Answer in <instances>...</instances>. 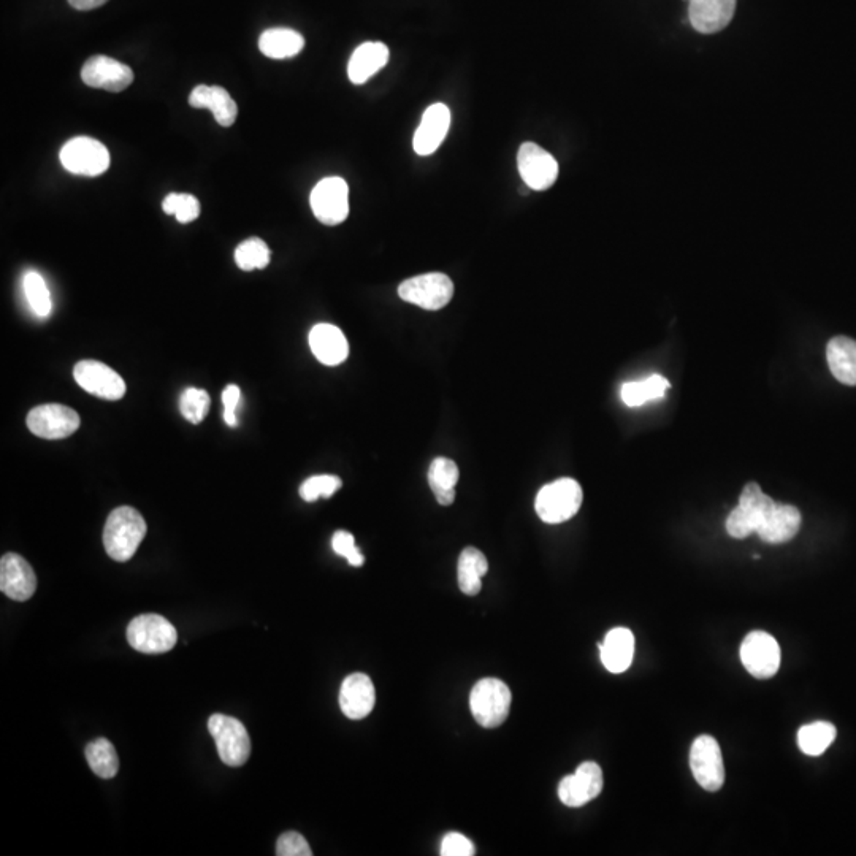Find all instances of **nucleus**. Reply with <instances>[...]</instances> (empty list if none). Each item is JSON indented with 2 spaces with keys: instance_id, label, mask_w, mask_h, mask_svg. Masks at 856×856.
I'll list each match as a JSON object with an SVG mask.
<instances>
[{
  "instance_id": "43",
  "label": "nucleus",
  "mask_w": 856,
  "mask_h": 856,
  "mask_svg": "<svg viewBox=\"0 0 856 856\" xmlns=\"http://www.w3.org/2000/svg\"><path fill=\"white\" fill-rule=\"evenodd\" d=\"M108 0H69V4L77 10H94V8L102 7Z\"/></svg>"
},
{
  "instance_id": "26",
  "label": "nucleus",
  "mask_w": 856,
  "mask_h": 856,
  "mask_svg": "<svg viewBox=\"0 0 856 856\" xmlns=\"http://www.w3.org/2000/svg\"><path fill=\"white\" fill-rule=\"evenodd\" d=\"M303 46V35L287 27L268 29L259 39V50L270 59L294 58L303 50Z\"/></svg>"
},
{
  "instance_id": "40",
  "label": "nucleus",
  "mask_w": 856,
  "mask_h": 856,
  "mask_svg": "<svg viewBox=\"0 0 856 856\" xmlns=\"http://www.w3.org/2000/svg\"><path fill=\"white\" fill-rule=\"evenodd\" d=\"M276 855L278 856H311L310 844L306 842L305 837L295 831H289L279 836L276 842Z\"/></svg>"
},
{
  "instance_id": "33",
  "label": "nucleus",
  "mask_w": 856,
  "mask_h": 856,
  "mask_svg": "<svg viewBox=\"0 0 856 856\" xmlns=\"http://www.w3.org/2000/svg\"><path fill=\"white\" fill-rule=\"evenodd\" d=\"M235 262L245 272L262 270L270 264V249L260 238H249L235 249Z\"/></svg>"
},
{
  "instance_id": "12",
  "label": "nucleus",
  "mask_w": 856,
  "mask_h": 856,
  "mask_svg": "<svg viewBox=\"0 0 856 856\" xmlns=\"http://www.w3.org/2000/svg\"><path fill=\"white\" fill-rule=\"evenodd\" d=\"M73 378L81 389L102 400L116 402L126 395V383L113 368L97 360H81L73 368Z\"/></svg>"
},
{
  "instance_id": "29",
  "label": "nucleus",
  "mask_w": 856,
  "mask_h": 856,
  "mask_svg": "<svg viewBox=\"0 0 856 856\" xmlns=\"http://www.w3.org/2000/svg\"><path fill=\"white\" fill-rule=\"evenodd\" d=\"M671 387L668 379L660 375H652L642 381L625 383L620 390V397L627 406H641L650 400L665 397L666 390Z\"/></svg>"
},
{
  "instance_id": "28",
  "label": "nucleus",
  "mask_w": 856,
  "mask_h": 856,
  "mask_svg": "<svg viewBox=\"0 0 856 856\" xmlns=\"http://www.w3.org/2000/svg\"><path fill=\"white\" fill-rule=\"evenodd\" d=\"M460 471L454 460L438 457L428 468V484L436 501L443 506H451L455 501V486L459 482Z\"/></svg>"
},
{
  "instance_id": "6",
  "label": "nucleus",
  "mask_w": 856,
  "mask_h": 856,
  "mask_svg": "<svg viewBox=\"0 0 856 856\" xmlns=\"http://www.w3.org/2000/svg\"><path fill=\"white\" fill-rule=\"evenodd\" d=\"M398 295L424 310L438 311L454 297V283L444 273H425L403 281L398 286Z\"/></svg>"
},
{
  "instance_id": "15",
  "label": "nucleus",
  "mask_w": 856,
  "mask_h": 856,
  "mask_svg": "<svg viewBox=\"0 0 856 856\" xmlns=\"http://www.w3.org/2000/svg\"><path fill=\"white\" fill-rule=\"evenodd\" d=\"M81 80L89 88L121 92L134 83V70L108 56H92L81 69Z\"/></svg>"
},
{
  "instance_id": "30",
  "label": "nucleus",
  "mask_w": 856,
  "mask_h": 856,
  "mask_svg": "<svg viewBox=\"0 0 856 856\" xmlns=\"http://www.w3.org/2000/svg\"><path fill=\"white\" fill-rule=\"evenodd\" d=\"M836 734V727L830 722H814L804 725L798 731L799 749L809 757H818L833 744Z\"/></svg>"
},
{
  "instance_id": "7",
  "label": "nucleus",
  "mask_w": 856,
  "mask_h": 856,
  "mask_svg": "<svg viewBox=\"0 0 856 856\" xmlns=\"http://www.w3.org/2000/svg\"><path fill=\"white\" fill-rule=\"evenodd\" d=\"M61 164L67 172L80 176H99L110 169L107 146L89 137L72 138L62 146Z\"/></svg>"
},
{
  "instance_id": "19",
  "label": "nucleus",
  "mask_w": 856,
  "mask_h": 856,
  "mask_svg": "<svg viewBox=\"0 0 856 856\" xmlns=\"http://www.w3.org/2000/svg\"><path fill=\"white\" fill-rule=\"evenodd\" d=\"M736 0H690L688 16L693 29L700 34H715L733 20Z\"/></svg>"
},
{
  "instance_id": "25",
  "label": "nucleus",
  "mask_w": 856,
  "mask_h": 856,
  "mask_svg": "<svg viewBox=\"0 0 856 856\" xmlns=\"http://www.w3.org/2000/svg\"><path fill=\"white\" fill-rule=\"evenodd\" d=\"M826 360L831 373L839 383L856 386V341L849 337H836L826 346Z\"/></svg>"
},
{
  "instance_id": "2",
  "label": "nucleus",
  "mask_w": 856,
  "mask_h": 856,
  "mask_svg": "<svg viewBox=\"0 0 856 856\" xmlns=\"http://www.w3.org/2000/svg\"><path fill=\"white\" fill-rule=\"evenodd\" d=\"M584 493L578 481L563 478L539 490L535 501L536 514L546 524H562L578 514Z\"/></svg>"
},
{
  "instance_id": "9",
  "label": "nucleus",
  "mask_w": 856,
  "mask_h": 856,
  "mask_svg": "<svg viewBox=\"0 0 856 856\" xmlns=\"http://www.w3.org/2000/svg\"><path fill=\"white\" fill-rule=\"evenodd\" d=\"M690 768L696 782L707 792H719L725 784V765L717 739L709 734L696 738L690 750Z\"/></svg>"
},
{
  "instance_id": "16",
  "label": "nucleus",
  "mask_w": 856,
  "mask_h": 856,
  "mask_svg": "<svg viewBox=\"0 0 856 856\" xmlns=\"http://www.w3.org/2000/svg\"><path fill=\"white\" fill-rule=\"evenodd\" d=\"M0 590L15 601H27L37 590V576L26 558L5 554L0 560Z\"/></svg>"
},
{
  "instance_id": "8",
  "label": "nucleus",
  "mask_w": 856,
  "mask_h": 856,
  "mask_svg": "<svg viewBox=\"0 0 856 856\" xmlns=\"http://www.w3.org/2000/svg\"><path fill=\"white\" fill-rule=\"evenodd\" d=\"M310 203L319 222L325 226H338L349 214L348 183L340 176L324 178L314 186Z\"/></svg>"
},
{
  "instance_id": "36",
  "label": "nucleus",
  "mask_w": 856,
  "mask_h": 856,
  "mask_svg": "<svg viewBox=\"0 0 856 856\" xmlns=\"http://www.w3.org/2000/svg\"><path fill=\"white\" fill-rule=\"evenodd\" d=\"M165 213L173 214L181 224H189L200 216V202L191 194H173L165 197L162 203Z\"/></svg>"
},
{
  "instance_id": "3",
  "label": "nucleus",
  "mask_w": 856,
  "mask_h": 856,
  "mask_svg": "<svg viewBox=\"0 0 856 856\" xmlns=\"http://www.w3.org/2000/svg\"><path fill=\"white\" fill-rule=\"evenodd\" d=\"M511 701L513 696L508 685L500 679L487 677L471 690V714L481 727L497 728L508 719Z\"/></svg>"
},
{
  "instance_id": "34",
  "label": "nucleus",
  "mask_w": 856,
  "mask_h": 856,
  "mask_svg": "<svg viewBox=\"0 0 856 856\" xmlns=\"http://www.w3.org/2000/svg\"><path fill=\"white\" fill-rule=\"evenodd\" d=\"M210 405L211 400L207 390L189 387L181 394L180 411L184 419L191 424H200L207 417Z\"/></svg>"
},
{
  "instance_id": "10",
  "label": "nucleus",
  "mask_w": 856,
  "mask_h": 856,
  "mask_svg": "<svg viewBox=\"0 0 856 856\" xmlns=\"http://www.w3.org/2000/svg\"><path fill=\"white\" fill-rule=\"evenodd\" d=\"M80 416L75 409L59 403H48L27 414V428L43 440H64L80 428Z\"/></svg>"
},
{
  "instance_id": "21",
  "label": "nucleus",
  "mask_w": 856,
  "mask_h": 856,
  "mask_svg": "<svg viewBox=\"0 0 856 856\" xmlns=\"http://www.w3.org/2000/svg\"><path fill=\"white\" fill-rule=\"evenodd\" d=\"M189 105L210 110L219 126L230 127L237 121V104L229 92L221 86H195L189 96Z\"/></svg>"
},
{
  "instance_id": "39",
  "label": "nucleus",
  "mask_w": 856,
  "mask_h": 856,
  "mask_svg": "<svg viewBox=\"0 0 856 856\" xmlns=\"http://www.w3.org/2000/svg\"><path fill=\"white\" fill-rule=\"evenodd\" d=\"M332 547L335 554L341 555V557L348 560L349 565L356 566V568L364 565V554L356 546V539H354L351 533L343 532V530L335 533L332 538Z\"/></svg>"
},
{
  "instance_id": "41",
  "label": "nucleus",
  "mask_w": 856,
  "mask_h": 856,
  "mask_svg": "<svg viewBox=\"0 0 856 856\" xmlns=\"http://www.w3.org/2000/svg\"><path fill=\"white\" fill-rule=\"evenodd\" d=\"M443 856H473L476 853L473 842L459 833H449L441 842Z\"/></svg>"
},
{
  "instance_id": "24",
  "label": "nucleus",
  "mask_w": 856,
  "mask_h": 856,
  "mask_svg": "<svg viewBox=\"0 0 856 856\" xmlns=\"http://www.w3.org/2000/svg\"><path fill=\"white\" fill-rule=\"evenodd\" d=\"M801 528V513L792 505H779L772 509L758 528V536L765 543L782 544L798 535Z\"/></svg>"
},
{
  "instance_id": "14",
  "label": "nucleus",
  "mask_w": 856,
  "mask_h": 856,
  "mask_svg": "<svg viewBox=\"0 0 856 856\" xmlns=\"http://www.w3.org/2000/svg\"><path fill=\"white\" fill-rule=\"evenodd\" d=\"M603 771L595 761H585L571 776L558 785V798L565 806L582 807L597 798L603 790Z\"/></svg>"
},
{
  "instance_id": "5",
  "label": "nucleus",
  "mask_w": 856,
  "mask_h": 856,
  "mask_svg": "<svg viewBox=\"0 0 856 856\" xmlns=\"http://www.w3.org/2000/svg\"><path fill=\"white\" fill-rule=\"evenodd\" d=\"M130 647L148 655L165 654L176 646L178 633L172 622L159 614L135 617L127 627Z\"/></svg>"
},
{
  "instance_id": "32",
  "label": "nucleus",
  "mask_w": 856,
  "mask_h": 856,
  "mask_svg": "<svg viewBox=\"0 0 856 856\" xmlns=\"http://www.w3.org/2000/svg\"><path fill=\"white\" fill-rule=\"evenodd\" d=\"M24 295H26L27 303L31 306L35 316L39 318H48L53 303H51L50 289L46 286L45 279L40 273L27 272L23 279Z\"/></svg>"
},
{
  "instance_id": "42",
  "label": "nucleus",
  "mask_w": 856,
  "mask_h": 856,
  "mask_svg": "<svg viewBox=\"0 0 856 856\" xmlns=\"http://www.w3.org/2000/svg\"><path fill=\"white\" fill-rule=\"evenodd\" d=\"M240 400V387L235 386V384H229L222 392V403H224V414L222 416H224V421L229 427H237L238 425L237 408L240 405Z\"/></svg>"
},
{
  "instance_id": "23",
  "label": "nucleus",
  "mask_w": 856,
  "mask_h": 856,
  "mask_svg": "<svg viewBox=\"0 0 856 856\" xmlns=\"http://www.w3.org/2000/svg\"><path fill=\"white\" fill-rule=\"evenodd\" d=\"M390 51L384 43L365 42L357 46L348 64V77L354 85H364L389 62Z\"/></svg>"
},
{
  "instance_id": "22",
  "label": "nucleus",
  "mask_w": 856,
  "mask_h": 856,
  "mask_svg": "<svg viewBox=\"0 0 856 856\" xmlns=\"http://www.w3.org/2000/svg\"><path fill=\"white\" fill-rule=\"evenodd\" d=\"M600 654L609 673H625L635 657V635L628 628H614L601 642Z\"/></svg>"
},
{
  "instance_id": "13",
  "label": "nucleus",
  "mask_w": 856,
  "mask_h": 856,
  "mask_svg": "<svg viewBox=\"0 0 856 856\" xmlns=\"http://www.w3.org/2000/svg\"><path fill=\"white\" fill-rule=\"evenodd\" d=\"M520 176L533 191L552 188L558 178V164L551 153L536 143H524L517 154Z\"/></svg>"
},
{
  "instance_id": "37",
  "label": "nucleus",
  "mask_w": 856,
  "mask_h": 856,
  "mask_svg": "<svg viewBox=\"0 0 856 856\" xmlns=\"http://www.w3.org/2000/svg\"><path fill=\"white\" fill-rule=\"evenodd\" d=\"M343 486V482L338 476L332 474H321V476H313L306 479L300 487V497L308 503L319 500V498H330L333 493H337Z\"/></svg>"
},
{
  "instance_id": "1",
  "label": "nucleus",
  "mask_w": 856,
  "mask_h": 856,
  "mask_svg": "<svg viewBox=\"0 0 856 856\" xmlns=\"http://www.w3.org/2000/svg\"><path fill=\"white\" fill-rule=\"evenodd\" d=\"M148 527L137 509L130 506L116 508L108 516L104 530V546L108 557L116 562H127L134 557L145 539Z\"/></svg>"
},
{
  "instance_id": "38",
  "label": "nucleus",
  "mask_w": 856,
  "mask_h": 856,
  "mask_svg": "<svg viewBox=\"0 0 856 856\" xmlns=\"http://www.w3.org/2000/svg\"><path fill=\"white\" fill-rule=\"evenodd\" d=\"M739 505L744 506V508L747 509H752L755 513L766 517L771 513L772 509L776 508L777 503L772 500V498H769L768 495H765L758 484L750 482V484H747V486L742 489L741 498H739Z\"/></svg>"
},
{
  "instance_id": "4",
  "label": "nucleus",
  "mask_w": 856,
  "mask_h": 856,
  "mask_svg": "<svg viewBox=\"0 0 856 856\" xmlns=\"http://www.w3.org/2000/svg\"><path fill=\"white\" fill-rule=\"evenodd\" d=\"M208 731L213 736L222 763L240 768L251 757V739L240 720L224 714H214L208 719Z\"/></svg>"
},
{
  "instance_id": "17",
  "label": "nucleus",
  "mask_w": 856,
  "mask_h": 856,
  "mask_svg": "<svg viewBox=\"0 0 856 856\" xmlns=\"http://www.w3.org/2000/svg\"><path fill=\"white\" fill-rule=\"evenodd\" d=\"M451 127V110L444 104H433L424 111L413 138L414 151L430 156L440 148Z\"/></svg>"
},
{
  "instance_id": "31",
  "label": "nucleus",
  "mask_w": 856,
  "mask_h": 856,
  "mask_svg": "<svg viewBox=\"0 0 856 856\" xmlns=\"http://www.w3.org/2000/svg\"><path fill=\"white\" fill-rule=\"evenodd\" d=\"M86 760H88L89 768L100 779H113L118 774V753L108 739L99 738L89 742L86 746Z\"/></svg>"
},
{
  "instance_id": "11",
  "label": "nucleus",
  "mask_w": 856,
  "mask_h": 856,
  "mask_svg": "<svg viewBox=\"0 0 856 856\" xmlns=\"http://www.w3.org/2000/svg\"><path fill=\"white\" fill-rule=\"evenodd\" d=\"M741 662L757 679L774 677L780 668V647L766 631H752L741 644Z\"/></svg>"
},
{
  "instance_id": "20",
  "label": "nucleus",
  "mask_w": 856,
  "mask_h": 856,
  "mask_svg": "<svg viewBox=\"0 0 856 856\" xmlns=\"http://www.w3.org/2000/svg\"><path fill=\"white\" fill-rule=\"evenodd\" d=\"M310 348L314 357L327 367L343 364L349 356L348 340L337 325H314L310 332Z\"/></svg>"
},
{
  "instance_id": "18",
  "label": "nucleus",
  "mask_w": 856,
  "mask_h": 856,
  "mask_svg": "<svg viewBox=\"0 0 856 856\" xmlns=\"http://www.w3.org/2000/svg\"><path fill=\"white\" fill-rule=\"evenodd\" d=\"M375 704V685L367 674L354 673L344 679L340 690V707L348 719H365Z\"/></svg>"
},
{
  "instance_id": "27",
  "label": "nucleus",
  "mask_w": 856,
  "mask_h": 856,
  "mask_svg": "<svg viewBox=\"0 0 856 856\" xmlns=\"http://www.w3.org/2000/svg\"><path fill=\"white\" fill-rule=\"evenodd\" d=\"M489 571V562L486 555L482 554L476 547H467L460 554L459 565H457V579L459 589L468 597H476L482 589V578Z\"/></svg>"
},
{
  "instance_id": "35",
  "label": "nucleus",
  "mask_w": 856,
  "mask_h": 856,
  "mask_svg": "<svg viewBox=\"0 0 856 856\" xmlns=\"http://www.w3.org/2000/svg\"><path fill=\"white\" fill-rule=\"evenodd\" d=\"M765 517L755 513L752 509L744 508L739 505L731 511L727 519L728 535L736 539H744L752 533H757L758 528L763 524Z\"/></svg>"
}]
</instances>
